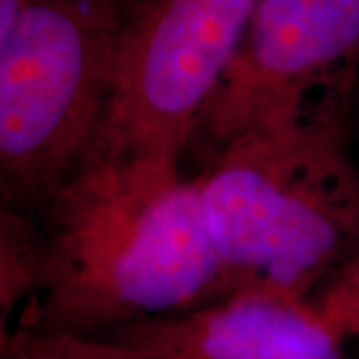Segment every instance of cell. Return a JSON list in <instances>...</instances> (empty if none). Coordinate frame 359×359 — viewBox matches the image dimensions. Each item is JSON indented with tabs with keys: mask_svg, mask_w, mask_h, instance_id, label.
<instances>
[{
	"mask_svg": "<svg viewBox=\"0 0 359 359\" xmlns=\"http://www.w3.org/2000/svg\"><path fill=\"white\" fill-rule=\"evenodd\" d=\"M48 242L34 212L2 205L0 210V316L2 330L44 285Z\"/></svg>",
	"mask_w": 359,
	"mask_h": 359,
	"instance_id": "52a82bcc",
	"label": "cell"
},
{
	"mask_svg": "<svg viewBox=\"0 0 359 359\" xmlns=\"http://www.w3.org/2000/svg\"><path fill=\"white\" fill-rule=\"evenodd\" d=\"M349 341H359V254L309 297Z\"/></svg>",
	"mask_w": 359,
	"mask_h": 359,
	"instance_id": "9c48e42d",
	"label": "cell"
},
{
	"mask_svg": "<svg viewBox=\"0 0 359 359\" xmlns=\"http://www.w3.org/2000/svg\"><path fill=\"white\" fill-rule=\"evenodd\" d=\"M34 0H0V36L13 28Z\"/></svg>",
	"mask_w": 359,
	"mask_h": 359,
	"instance_id": "30bf717a",
	"label": "cell"
},
{
	"mask_svg": "<svg viewBox=\"0 0 359 359\" xmlns=\"http://www.w3.org/2000/svg\"><path fill=\"white\" fill-rule=\"evenodd\" d=\"M359 0H259L202 126L219 148L325 94H355Z\"/></svg>",
	"mask_w": 359,
	"mask_h": 359,
	"instance_id": "5b68a950",
	"label": "cell"
},
{
	"mask_svg": "<svg viewBox=\"0 0 359 359\" xmlns=\"http://www.w3.org/2000/svg\"><path fill=\"white\" fill-rule=\"evenodd\" d=\"M94 335L156 359H349L351 353V341L309 297L266 290H240Z\"/></svg>",
	"mask_w": 359,
	"mask_h": 359,
	"instance_id": "8992f818",
	"label": "cell"
},
{
	"mask_svg": "<svg viewBox=\"0 0 359 359\" xmlns=\"http://www.w3.org/2000/svg\"><path fill=\"white\" fill-rule=\"evenodd\" d=\"M2 359H156L96 335L44 334L22 327L2 332Z\"/></svg>",
	"mask_w": 359,
	"mask_h": 359,
	"instance_id": "ba28073f",
	"label": "cell"
},
{
	"mask_svg": "<svg viewBox=\"0 0 359 359\" xmlns=\"http://www.w3.org/2000/svg\"><path fill=\"white\" fill-rule=\"evenodd\" d=\"M351 102L353 94H325L282 126L238 136L200 176L230 295L311 297L359 254Z\"/></svg>",
	"mask_w": 359,
	"mask_h": 359,
	"instance_id": "7a4b0ae2",
	"label": "cell"
},
{
	"mask_svg": "<svg viewBox=\"0 0 359 359\" xmlns=\"http://www.w3.org/2000/svg\"><path fill=\"white\" fill-rule=\"evenodd\" d=\"M259 0H132L114 86L90 154L178 160Z\"/></svg>",
	"mask_w": 359,
	"mask_h": 359,
	"instance_id": "277c9868",
	"label": "cell"
},
{
	"mask_svg": "<svg viewBox=\"0 0 359 359\" xmlns=\"http://www.w3.org/2000/svg\"><path fill=\"white\" fill-rule=\"evenodd\" d=\"M349 359H359V353H355V351H351V353H349Z\"/></svg>",
	"mask_w": 359,
	"mask_h": 359,
	"instance_id": "8fae6325",
	"label": "cell"
},
{
	"mask_svg": "<svg viewBox=\"0 0 359 359\" xmlns=\"http://www.w3.org/2000/svg\"><path fill=\"white\" fill-rule=\"evenodd\" d=\"M34 214L48 268L14 327L94 335L230 295L200 176L178 160L92 154Z\"/></svg>",
	"mask_w": 359,
	"mask_h": 359,
	"instance_id": "6da1fadb",
	"label": "cell"
},
{
	"mask_svg": "<svg viewBox=\"0 0 359 359\" xmlns=\"http://www.w3.org/2000/svg\"><path fill=\"white\" fill-rule=\"evenodd\" d=\"M132 0H34L0 36L2 205L36 212L88 158Z\"/></svg>",
	"mask_w": 359,
	"mask_h": 359,
	"instance_id": "3957f363",
	"label": "cell"
}]
</instances>
